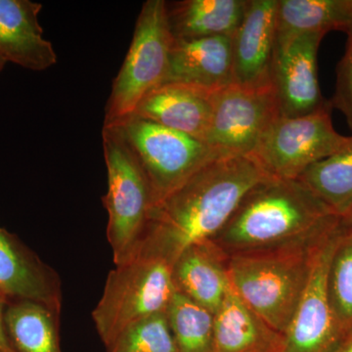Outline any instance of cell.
Returning a JSON list of instances; mask_svg holds the SVG:
<instances>
[{"label":"cell","mask_w":352,"mask_h":352,"mask_svg":"<svg viewBox=\"0 0 352 352\" xmlns=\"http://www.w3.org/2000/svg\"><path fill=\"white\" fill-rule=\"evenodd\" d=\"M340 226L344 230L352 233V206L344 215L340 217Z\"/></svg>","instance_id":"obj_29"},{"label":"cell","mask_w":352,"mask_h":352,"mask_svg":"<svg viewBox=\"0 0 352 352\" xmlns=\"http://www.w3.org/2000/svg\"><path fill=\"white\" fill-rule=\"evenodd\" d=\"M296 179L342 217L352 206V136L333 155L303 171Z\"/></svg>","instance_id":"obj_22"},{"label":"cell","mask_w":352,"mask_h":352,"mask_svg":"<svg viewBox=\"0 0 352 352\" xmlns=\"http://www.w3.org/2000/svg\"><path fill=\"white\" fill-rule=\"evenodd\" d=\"M339 215L298 179L268 177L248 192L212 239L227 256L316 240Z\"/></svg>","instance_id":"obj_2"},{"label":"cell","mask_w":352,"mask_h":352,"mask_svg":"<svg viewBox=\"0 0 352 352\" xmlns=\"http://www.w3.org/2000/svg\"><path fill=\"white\" fill-rule=\"evenodd\" d=\"M277 0H248L244 18L232 36L233 85L271 87L276 44Z\"/></svg>","instance_id":"obj_12"},{"label":"cell","mask_w":352,"mask_h":352,"mask_svg":"<svg viewBox=\"0 0 352 352\" xmlns=\"http://www.w3.org/2000/svg\"><path fill=\"white\" fill-rule=\"evenodd\" d=\"M0 294L7 300H31L61 314V280L15 236L0 227Z\"/></svg>","instance_id":"obj_13"},{"label":"cell","mask_w":352,"mask_h":352,"mask_svg":"<svg viewBox=\"0 0 352 352\" xmlns=\"http://www.w3.org/2000/svg\"><path fill=\"white\" fill-rule=\"evenodd\" d=\"M178 352H214V314L175 291L166 310Z\"/></svg>","instance_id":"obj_23"},{"label":"cell","mask_w":352,"mask_h":352,"mask_svg":"<svg viewBox=\"0 0 352 352\" xmlns=\"http://www.w3.org/2000/svg\"><path fill=\"white\" fill-rule=\"evenodd\" d=\"M331 352H352V328L340 338L337 346Z\"/></svg>","instance_id":"obj_28"},{"label":"cell","mask_w":352,"mask_h":352,"mask_svg":"<svg viewBox=\"0 0 352 352\" xmlns=\"http://www.w3.org/2000/svg\"><path fill=\"white\" fill-rule=\"evenodd\" d=\"M346 34V50L338 65L335 94L331 105L344 116L352 129V22Z\"/></svg>","instance_id":"obj_26"},{"label":"cell","mask_w":352,"mask_h":352,"mask_svg":"<svg viewBox=\"0 0 352 352\" xmlns=\"http://www.w3.org/2000/svg\"><path fill=\"white\" fill-rule=\"evenodd\" d=\"M325 34L305 32L276 38L271 83L280 117L310 115L331 105L322 96L317 55Z\"/></svg>","instance_id":"obj_11"},{"label":"cell","mask_w":352,"mask_h":352,"mask_svg":"<svg viewBox=\"0 0 352 352\" xmlns=\"http://www.w3.org/2000/svg\"><path fill=\"white\" fill-rule=\"evenodd\" d=\"M332 105L300 117H278L251 156L271 177L296 179L312 164L339 151L347 141L336 131Z\"/></svg>","instance_id":"obj_8"},{"label":"cell","mask_w":352,"mask_h":352,"mask_svg":"<svg viewBox=\"0 0 352 352\" xmlns=\"http://www.w3.org/2000/svg\"><path fill=\"white\" fill-rule=\"evenodd\" d=\"M340 220L312 249L307 286L285 333L282 352H331L344 336L333 318L327 286L331 258L342 231Z\"/></svg>","instance_id":"obj_10"},{"label":"cell","mask_w":352,"mask_h":352,"mask_svg":"<svg viewBox=\"0 0 352 352\" xmlns=\"http://www.w3.org/2000/svg\"><path fill=\"white\" fill-rule=\"evenodd\" d=\"M214 94L190 85L164 83L146 94L132 113L204 141L212 119Z\"/></svg>","instance_id":"obj_16"},{"label":"cell","mask_w":352,"mask_h":352,"mask_svg":"<svg viewBox=\"0 0 352 352\" xmlns=\"http://www.w3.org/2000/svg\"><path fill=\"white\" fill-rule=\"evenodd\" d=\"M60 314L31 300H9L4 326L14 352H61Z\"/></svg>","instance_id":"obj_20"},{"label":"cell","mask_w":352,"mask_h":352,"mask_svg":"<svg viewBox=\"0 0 352 352\" xmlns=\"http://www.w3.org/2000/svg\"><path fill=\"white\" fill-rule=\"evenodd\" d=\"M138 157L151 187L153 206L222 156L204 141L131 113L112 122Z\"/></svg>","instance_id":"obj_6"},{"label":"cell","mask_w":352,"mask_h":352,"mask_svg":"<svg viewBox=\"0 0 352 352\" xmlns=\"http://www.w3.org/2000/svg\"><path fill=\"white\" fill-rule=\"evenodd\" d=\"M320 237L311 242L229 256L227 273L231 289L284 335L307 286L312 249Z\"/></svg>","instance_id":"obj_3"},{"label":"cell","mask_w":352,"mask_h":352,"mask_svg":"<svg viewBox=\"0 0 352 352\" xmlns=\"http://www.w3.org/2000/svg\"><path fill=\"white\" fill-rule=\"evenodd\" d=\"M175 293L171 265L164 259L138 254L116 265L92 311L95 328L106 349L133 322L166 312Z\"/></svg>","instance_id":"obj_5"},{"label":"cell","mask_w":352,"mask_h":352,"mask_svg":"<svg viewBox=\"0 0 352 352\" xmlns=\"http://www.w3.org/2000/svg\"><path fill=\"white\" fill-rule=\"evenodd\" d=\"M278 117L272 85H230L214 94L212 119L204 141L222 156H251L264 131Z\"/></svg>","instance_id":"obj_9"},{"label":"cell","mask_w":352,"mask_h":352,"mask_svg":"<svg viewBox=\"0 0 352 352\" xmlns=\"http://www.w3.org/2000/svg\"><path fill=\"white\" fill-rule=\"evenodd\" d=\"M108 352H178L166 312L146 316L124 329Z\"/></svg>","instance_id":"obj_25"},{"label":"cell","mask_w":352,"mask_h":352,"mask_svg":"<svg viewBox=\"0 0 352 352\" xmlns=\"http://www.w3.org/2000/svg\"><path fill=\"white\" fill-rule=\"evenodd\" d=\"M173 43L166 1L148 0L139 13L124 64L113 80L104 124L131 115L146 94L163 83Z\"/></svg>","instance_id":"obj_7"},{"label":"cell","mask_w":352,"mask_h":352,"mask_svg":"<svg viewBox=\"0 0 352 352\" xmlns=\"http://www.w3.org/2000/svg\"><path fill=\"white\" fill-rule=\"evenodd\" d=\"M327 286L333 318L344 335L352 328V233L344 228L331 258Z\"/></svg>","instance_id":"obj_24"},{"label":"cell","mask_w":352,"mask_h":352,"mask_svg":"<svg viewBox=\"0 0 352 352\" xmlns=\"http://www.w3.org/2000/svg\"><path fill=\"white\" fill-rule=\"evenodd\" d=\"M248 0H183L166 2L175 39L232 36L244 18Z\"/></svg>","instance_id":"obj_19"},{"label":"cell","mask_w":352,"mask_h":352,"mask_svg":"<svg viewBox=\"0 0 352 352\" xmlns=\"http://www.w3.org/2000/svg\"><path fill=\"white\" fill-rule=\"evenodd\" d=\"M6 62H4L3 60L0 58V72L2 71V69L4 68V66H6Z\"/></svg>","instance_id":"obj_30"},{"label":"cell","mask_w":352,"mask_h":352,"mask_svg":"<svg viewBox=\"0 0 352 352\" xmlns=\"http://www.w3.org/2000/svg\"><path fill=\"white\" fill-rule=\"evenodd\" d=\"M228 258L212 240L190 245L171 264L175 291L214 314L230 289Z\"/></svg>","instance_id":"obj_17"},{"label":"cell","mask_w":352,"mask_h":352,"mask_svg":"<svg viewBox=\"0 0 352 352\" xmlns=\"http://www.w3.org/2000/svg\"><path fill=\"white\" fill-rule=\"evenodd\" d=\"M284 333L248 307L229 289L214 314V352H282Z\"/></svg>","instance_id":"obj_18"},{"label":"cell","mask_w":352,"mask_h":352,"mask_svg":"<svg viewBox=\"0 0 352 352\" xmlns=\"http://www.w3.org/2000/svg\"><path fill=\"white\" fill-rule=\"evenodd\" d=\"M43 4L30 0H0V58L41 72L57 63L52 43L43 38L38 15Z\"/></svg>","instance_id":"obj_15"},{"label":"cell","mask_w":352,"mask_h":352,"mask_svg":"<svg viewBox=\"0 0 352 352\" xmlns=\"http://www.w3.org/2000/svg\"><path fill=\"white\" fill-rule=\"evenodd\" d=\"M102 144L108 190L102 198L108 212L107 239L115 265L138 252L153 207L151 187L142 166L115 124H104Z\"/></svg>","instance_id":"obj_4"},{"label":"cell","mask_w":352,"mask_h":352,"mask_svg":"<svg viewBox=\"0 0 352 352\" xmlns=\"http://www.w3.org/2000/svg\"><path fill=\"white\" fill-rule=\"evenodd\" d=\"M164 83H179L210 92L233 85L232 36L173 38Z\"/></svg>","instance_id":"obj_14"},{"label":"cell","mask_w":352,"mask_h":352,"mask_svg":"<svg viewBox=\"0 0 352 352\" xmlns=\"http://www.w3.org/2000/svg\"><path fill=\"white\" fill-rule=\"evenodd\" d=\"M268 177L252 156L222 157L206 164L153 206L136 254L171 265L190 245L214 239L248 192Z\"/></svg>","instance_id":"obj_1"},{"label":"cell","mask_w":352,"mask_h":352,"mask_svg":"<svg viewBox=\"0 0 352 352\" xmlns=\"http://www.w3.org/2000/svg\"><path fill=\"white\" fill-rule=\"evenodd\" d=\"M7 298L0 294V352H14L7 338L6 326H4V310H6Z\"/></svg>","instance_id":"obj_27"},{"label":"cell","mask_w":352,"mask_h":352,"mask_svg":"<svg viewBox=\"0 0 352 352\" xmlns=\"http://www.w3.org/2000/svg\"><path fill=\"white\" fill-rule=\"evenodd\" d=\"M352 0H277L276 38L349 31Z\"/></svg>","instance_id":"obj_21"}]
</instances>
